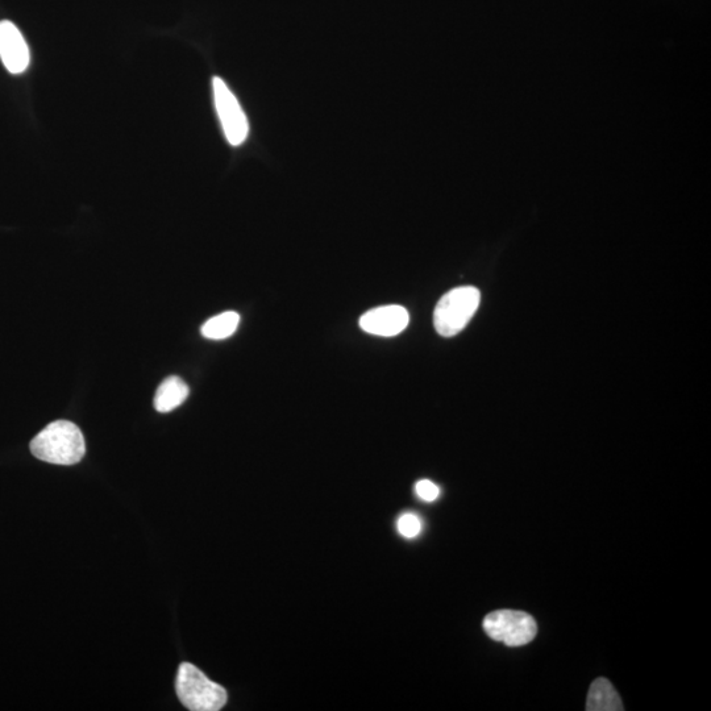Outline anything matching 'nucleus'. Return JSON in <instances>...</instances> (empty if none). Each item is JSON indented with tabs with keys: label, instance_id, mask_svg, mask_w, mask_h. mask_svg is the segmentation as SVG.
Wrapping results in <instances>:
<instances>
[{
	"label": "nucleus",
	"instance_id": "1",
	"mask_svg": "<svg viewBox=\"0 0 711 711\" xmlns=\"http://www.w3.org/2000/svg\"><path fill=\"white\" fill-rule=\"evenodd\" d=\"M32 455L57 465H74L85 456L86 444L81 430L68 421H57L45 427L31 442Z\"/></svg>",
	"mask_w": 711,
	"mask_h": 711
},
{
	"label": "nucleus",
	"instance_id": "12",
	"mask_svg": "<svg viewBox=\"0 0 711 711\" xmlns=\"http://www.w3.org/2000/svg\"><path fill=\"white\" fill-rule=\"evenodd\" d=\"M415 492H417V496L424 502H434L438 500L440 496L439 486L430 480L418 481L417 485H415Z\"/></svg>",
	"mask_w": 711,
	"mask_h": 711
},
{
	"label": "nucleus",
	"instance_id": "4",
	"mask_svg": "<svg viewBox=\"0 0 711 711\" xmlns=\"http://www.w3.org/2000/svg\"><path fill=\"white\" fill-rule=\"evenodd\" d=\"M484 630L496 642L521 647L534 640L538 625L525 611L497 610L486 615Z\"/></svg>",
	"mask_w": 711,
	"mask_h": 711
},
{
	"label": "nucleus",
	"instance_id": "2",
	"mask_svg": "<svg viewBox=\"0 0 711 711\" xmlns=\"http://www.w3.org/2000/svg\"><path fill=\"white\" fill-rule=\"evenodd\" d=\"M177 696L191 711H219L227 704V690L190 663H182L176 680Z\"/></svg>",
	"mask_w": 711,
	"mask_h": 711
},
{
	"label": "nucleus",
	"instance_id": "11",
	"mask_svg": "<svg viewBox=\"0 0 711 711\" xmlns=\"http://www.w3.org/2000/svg\"><path fill=\"white\" fill-rule=\"evenodd\" d=\"M422 527L423 525L421 518H419L418 515H415L413 513H406L401 515L397 522L399 534H401L403 538L406 539L417 538L418 535H421Z\"/></svg>",
	"mask_w": 711,
	"mask_h": 711
},
{
	"label": "nucleus",
	"instance_id": "9",
	"mask_svg": "<svg viewBox=\"0 0 711 711\" xmlns=\"http://www.w3.org/2000/svg\"><path fill=\"white\" fill-rule=\"evenodd\" d=\"M588 711H621L623 704L617 690L611 685L609 680L597 679L590 686L588 701H586Z\"/></svg>",
	"mask_w": 711,
	"mask_h": 711
},
{
	"label": "nucleus",
	"instance_id": "8",
	"mask_svg": "<svg viewBox=\"0 0 711 711\" xmlns=\"http://www.w3.org/2000/svg\"><path fill=\"white\" fill-rule=\"evenodd\" d=\"M190 389L182 378L170 376L158 386L155 409L158 413H170L180 407L189 397Z\"/></svg>",
	"mask_w": 711,
	"mask_h": 711
},
{
	"label": "nucleus",
	"instance_id": "10",
	"mask_svg": "<svg viewBox=\"0 0 711 711\" xmlns=\"http://www.w3.org/2000/svg\"><path fill=\"white\" fill-rule=\"evenodd\" d=\"M240 324V315L235 311L219 314L202 326V335L210 340H224L235 334Z\"/></svg>",
	"mask_w": 711,
	"mask_h": 711
},
{
	"label": "nucleus",
	"instance_id": "6",
	"mask_svg": "<svg viewBox=\"0 0 711 711\" xmlns=\"http://www.w3.org/2000/svg\"><path fill=\"white\" fill-rule=\"evenodd\" d=\"M409 323V311L398 305L377 307L360 318L361 330L382 338H393L401 334Z\"/></svg>",
	"mask_w": 711,
	"mask_h": 711
},
{
	"label": "nucleus",
	"instance_id": "7",
	"mask_svg": "<svg viewBox=\"0 0 711 711\" xmlns=\"http://www.w3.org/2000/svg\"><path fill=\"white\" fill-rule=\"evenodd\" d=\"M0 60L4 68L12 74L26 72L31 61V54L22 32L8 20L0 22Z\"/></svg>",
	"mask_w": 711,
	"mask_h": 711
},
{
	"label": "nucleus",
	"instance_id": "3",
	"mask_svg": "<svg viewBox=\"0 0 711 711\" xmlns=\"http://www.w3.org/2000/svg\"><path fill=\"white\" fill-rule=\"evenodd\" d=\"M480 301V291L473 286H463L448 291L436 305L435 330L444 338H452L460 334L476 314Z\"/></svg>",
	"mask_w": 711,
	"mask_h": 711
},
{
	"label": "nucleus",
	"instance_id": "5",
	"mask_svg": "<svg viewBox=\"0 0 711 711\" xmlns=\"http://www.w3.org/2000/svg\"><path fill=\"white\" fill-rule=\"evenodd\" d=\"M216 111L222 123L224 135L231 145H241L247 140L249 126L247 116L237 101L230 87L222 78L215 77L212 81Z\"/></svg>",
	"mask_w": 711,
	"mask_h": 711
}]
</instances>
